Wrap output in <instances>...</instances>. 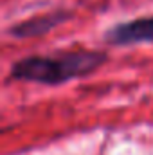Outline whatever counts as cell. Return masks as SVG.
I'll use <instances>...</instances> for the list:
<instances>
[{
  "label": "cell",
  "instance_id": "obj_1",
  "mask_svg": "<svg viewBox=\"0 0 153 155\" xmlns=\"http://www.w3.org/2000/svg\"><path fill=\"white\" fill-rule=\"evenodd\" d=\"M106 60L108 58L105 52L90 49L61 51L54 54H33L15 61L9 74L18 81L54 87L92 74L101 65H105Z\"/></svg>",
  "mask_w": 153,
  "mask_h": 155
},
{
  "label": "cell",
  "instance_id": "obj_2",
  "mask_svg": "<svg viewBox=\"0 0 153 155\" xmlns=\"http://www.w3.org/2000/svg\"><path fill=\"white\" fill-rule=\"evenodd\" d=\"M105 40H106V43H112V45H117V47L137 45V43H151L153 15L115 24L105 33Z\"/></svg>",
  "mask_w": 153,
  "mask_h": 155
},
{
  "label": "cell",
  "instance_id": "obj_3",
  "mask_svg": "<svg viewBox=\"0 0 153 155\" xmlns=\"http://www.w3.org/2000/svg\"><path fill=\"white\" fill-rule=\"evenodd\" d=\"M70 18L69 11H52V13H45V15H36L31 16L27 20H22L15 25H11L9 35L15 38H38L47 33H50L54 27L61 25L63 22H67Z\"/></svg>",
  "mask_w": 153,
  "mask_h": 155
}]
</instances>
